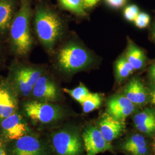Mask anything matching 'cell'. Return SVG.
<instances>
[{"instance_id":"14","label":"cell","mask_w":155,"mask_h":155,"mask_svg":"<svg viewBox=\"0 0 155 155\" xmlns=\"http://www.w3.org/2000/svg\"><path fill=\"white\" fill-rule=\"evenodd\" d=\"M125 96L132 104L137 105L144 104L147 100V92L144 84L137 79H133L125 89Z\"/></svg>"},{"instance_id":"9","label":"cell","mask_w":155,"mask_h":155,"mask_svg":"<svg viewBox=\"0 0 155 155\" xmlns=\"http://www.w3.org/2000/svg\"><path fill=\"white\" fill-rule=\"evenodd\" d=\"M1 128L6 137L11 140H17L27 132V127L22 117L16 112L2 120Z\"/></svg>"},{"instance_id":"8","label":"cell","mask_w":155,"mask_h":155,"mask_svg":"<svg viewBox=\"0 0 155 155\" xmlns=\"http://www.w3.org/2000/svg\"><path fill=\"white\" fill-rule=\"evenodd\" d=\"M134 109V104L125 95H115L107 102V114L119 121H124Z\"/></svg>"},{"instance_id":"18","label":"cell","mask_w":155,"mask_h":155,"mask_svg":"<svg viewBox=\"0 0 155 155\" xmlns=\"http://www.w3.org/2000/svg\"><path fill=\"white\" fill-rule=\"evenodd\" d=\"M102 104V97L98 93H90L81 104L84 113H87L99 108Z\"/></svg>"},{"instance_id":"10","label":"cell","mask_w":155,"mask_h":155,"mask_svg":"<svg viewBox=\"0 0 155 155\" xmlns=\"http://www.w3.org/2000/svg\"><path fill=\"white\" fill-rule=\"evenodd\" d=\"M16 100L8 81L0 82V120H3L16 112Z\"/></svg>"},{"instance_id":"6","label":"cell","mask_w":155,"mask_h":155,"mask_svg":"<svg viewBox=\"0 0 155 155\" xmlns=\"http://www.w3.org/2000/svg\"><path fill=\"white\" fill-rule=\"evenodd\" d=\"M83 140L87 155H97L111 149L110 143L104 138L100 130L95 127H89L84 130Z\"/></svg>"},{"instance_id":"34","label":"cell","mask_w":155,"mask_h":155,"mask_svg":"<svg viewBox=\"0 0 155 155\" xmlns=\"http://www.w3.org/2000/svg\"><path fill=\"white\" fill-rule=\"evenodd\" d=\"M153 146H154V147L155 148V141H154V144H153Z\"/></svg>"},{"instance_id":"29","label":"cell","mask_w":155,"mask_h":155,"mask_svg":"<svg viewBox=\"0 0 155 155\" xmlns=\"http://www.w3.org/2000/svg\"><path fill=\"white\" fill-rule=\"evenodd\" d=\"M150 77L153 82L155 83V64L153 65L150 69Z\"/></svg>"},{"instance_id":"27","label":"cell","mask_w":155,"mask_h":155,"mask_svg":"<svg viewBox=\"0 0 155 155\" xmlns=\"http://www.w3.org/2000/svg\"><path fill=\"white\" fill-rule=\"evenodd\" d=\"M128 152L133 153L135 155H142L145 154L147 152V147H134L127 149Z\"/></svg>"},{"instance_id":"13","label":"cell","mask_w":155,"mask_h":155,"mask_svg":"<svg viewBox=\"0 0 155 155\" xmlns=\"http://www.w3.org/2000/svg\"><path fill=\"white\" fill-rule=\"evenodd\" d=\"M125 123L114 119L108 114H105L100 122V130L104 138L110 143L117 138L125 129Z\"/></svg>"},{"instance_id":"3","label":"cell","mask_w":155,"mask_h":155,"mask_svg":"<svg viewBox=\"0 0 155 155\" xmlns=\"http://www.w3.org/2000/svg\"><path fill=\"white\" fill-rule=\"evenodd\" d=\"M93 62V58L82 45L71 42L59 50L56 57L58 68L64 73L73 74L83 70Z\"/></svg>"},{"instance_id":"17","label":"cell","mask_w":155,"mask_h":155,"mask_svg":"<svg viewBox=\"0 0 155 155\" xmlns=\"http://www.w3.org/2000/svg\"><path fill=\"white\" fill-rule=\"evenodd\" d=\"M59 2L63 8L78 16H86L83 0H59Z\"/></svg>"},{"instance_id":"15","label":"cell","mask_w":155,"mask_h":155,"mask_svg":"<svg viewBox=\"0 0 155 155\" xmlns=\"http://www.w3.org/2000/svg\"><path fill=\"white\" fill-rule=\"evenodd\" d=\"M125 58L133 66L134 70H139L144 66L145 61V56L144 52L133 44L129 46Z\"/></svg>"},{"instance_id":"11","label":"cell","mask_w":155,"mask_h":155,"mask_svg":"<svg viewBox=\"0 0 155 155\" xmlns=\"http://www.w3.org/2000/svg\"><path fill=\"white\" fill-rule=\"evenodd\" d=\"M17 8V0H0V38H8Z\"/></svg>"},{"instance_id":"25","label":"cell","mask_w":155,"mask_h":155,"mask_svg":"<svg viewBox=\"0 0 155 155\" xmlns=\"http://www.w3.org/2000/svg\"><path fill=\"white\" fill-rule=\"evenodd\" d=\"M136 127L140 131L145 133H152L155 132V121L136 125Z\"/></svg>"},{"instance_id":"32","label":"cell","mask_w":155,"mask_h":155,"mask_svg":"<svg viewBox=\"0 0 155 155\" xmlns=\"http://www.w3.org/2000/svg\"><path fill=\"white\" fill-rule=\"evenodd\" d=\"M151 96H152V102L153 104L155 106V95L151 94Z\"/></svg>"},{"instance_id":"28","label":"cell","mask_w":155,"mask_h":155,"mask_svg":"<svg viewBox=\"0 0 155 155\" xmlns=\"http://www.w3.org/2000/svg\"><path fill=\"white\" fill-rule=\"evenodd\" d=\"M100 0H83V5L85 9H89L96 5Z\"/></svg>"},{"instance_id":"2","label":"cell","mask_w":155,"mask_h":155,"mask_svg":"<svg viewBox=\"0 0 155 155\" xmlns=\"http://www.w3.org/2000/svg\"><path fill=\"white\" fill-rule=\"evenodd\" d=\"M33 21L39 41L46 50L51 51L64 32V25L62 19L49 8L40 5L36 9Z\"/></svg>"},{"instance_id":"21","label":"cell","mask_w":155,"mask_h":155,"mask_svg":"<svg viewBox=\"0 0 155 155\" xmlns=\"http://www.w3.org/2000/svg\"><path fill=\"white\" fill-rule=\"evenodd\" d=\"M154 121H155V111L150 109H146L140 112L134 117L135 125Z\"/></svg>"},{"instance_id":"20","label":"cell","mask_w":155,"mask_h":155,"mask_svg":"<svg viewBox=\"0 0 155 155\" xmlns=\"http://www.w3.org/2000/svg\"><path fill=\"white\" fill-rule=\"evenodd\" d=\"M24 70L25 72V75L29 81V83L31 84V86L33 87L35 83L38 81L39 78L42 75L43 70L39 67L25 66Z\"/></svg>"},{"instance_id":"31","label":"cell","mask_w":155,"mask_h":155,"mask_svg":"<svg viewBox=\"0 0 155 155\" xmlns=\"http://www.w3.org/2000/svg\"><path fill=\"white\" fill-rule=\"evenodd\" d=\"M0 155H6L5 150L1 143H0Z\"/></svg>"},{"instance_id":"30","label":"cell","mask_w":155,"mask_h":155,"mask_svg":"<svg viewBox=\"0 0 155 155\" xmlns=\"http://www.w3.org/2000/svg\"><path fill=\"white\" fill-rule=\"evenodd\" d=\"M4 60V52L2 47L0 45V64H1Z\"/></svg>"},{"instance_id":"19","label":"cell","mask_w":155,"mask_h":155,"mask_svg":"<svg viewBox=\"0 0 155 155\" xmlns=\"http://www.w3.org/2000/svg\"><path fill=\"white\" fill-rule=\"evenodd\" d=\"M63 90L80 104L82 103L90 93L87 88L82 84L74 89H64Z\"/></svg>"},{"instance_id":"12","label":"cell","mask_w":155,"mask_h":155,"mask_svg":"<svg viewBox=\"0 0 155 155\" xmlns=\"http://www.w3.org/2000/svg\"><path fill=\"white\" fill-rule=\"evenodd\" d=\"M43 150L36 138L25 135L17 140L13 150V155H43Z\"/></svg>"},{"instance_id":"4","label":"cell","mask_w":155,"mask_h":155,"mask_svg":"<svg viewBox=\"0 0 155 155\" xmlns=\"http://www.w3.org/2000/svg\"><path fill=\"white\" fill-rule=\"evenodd\" d=\"M24 110L28 117L36 122L48 124L58 120L61 116V109L46 102L33 101L27 102Z\"/></svg>"},{"instance_id":"24","label":"cell","mask_w":155,"mask_h":155,"mask_svg":"<svg viewBox=\"0 0 155 155\" xmlns=\"http://www.w3.org/2000/svg\"><path fill=\"white\" fill-rule=\"evenodd\" d=\"M139 13V8L134 5L128 6L124 10V17L129 21H134Z\"/></svg>"},{"instance_id":"22","label":"cell","mask_w":155,"mask_h":155,"mask_svg":"<svg viewBox=\"0 0 155 155\" xmlns=\"http://www.w3.org/2000/svg\"><path fill=\"white\" fill-rule=\"evenodd\" d=\"M147 143L145 141L144 137L140 134H135L127 140V142L124 146V148L127 150L129 148L139 147H146Z\"/></svg>"},{"instance_id":"16","label":"cell","mask_w":155,"mask_h":155,"mask_svg":"<svg viewBox=\"0 0 155 155\" xmlns=\"http://www.w3.org/2000/svg\"><path fill=\"white\" fill-rule=\"evenodd\" d=\"M115 69L116 77L119 81L128 77L134 70L125 56L121 57L117 61Z\"/></svg>"},{"instance_id":"7","label":"cell","mask_w":155,"mask_h":155,"mask_svg":"<svg viewBox=\"0 0 155 155\" xmlns=\"http://www.w3.org/2000/svg\"><path fill=\"white\" fill-rule=\"evenodd\" d=\"M33 97L41 102L54 101L59 94L58 87L48 76L42 74L33 86Z\"/></svg>"},{"instance_id":"35","label":"cell","mask_w":155,"mask_h":155,"mask_svg":"<svg viewBox=\"0 0 155 155\" xmlns=\"http://www.w3.org/2000/svg\"></svg>"},{"instance_id":"1","label":"cell","mask_w":155,"mask_h":155,"mask_svg":"<svg viewBox=\"0 0 155 155\" xmlns=\"http://www.w3.org/2000/svg\"><path fill=\"white\" fill-rule=\"evenodd\" d=\"M31 16V0H20L7 38L9 51L17 57L27 55L32 47Z\"/></svg>"},{"instance_id":"5","label":"cell","mask_w":155,"mask_h":155,"mask_svg":"<svg viewBox=\"0 0 155 155\" xmlns=\"http://www.w3.org/2000/svg\"><path fill=\"white\" fill-rule=\"evenodd\" d=\"M52 141L58 155H79L82 152V141L77 133L61 130L54 135Z\"/></svg>"},{"instance_id":"33","label":"cell","mask_w":155,"mask_h":155,"mask_svg":"<svg viewBox=\"0 0 155 155\" xmlns=\"http://www.w3.org/2000/svg\"><path fill=\"white\" fill-rule=\"evenodd\" d=\"M153 37H154V39H155V29H154V31H153Z\"/></svg>"},{"instance_id":"23","label":"cell","mask_w":155,"mask_h":155,"mask_svg":"<svg viewBox=\"0 0 155 155\" xmlns=\"http://www.w3.org/2000/svg\"><path fill=\"white\" fill-rule=\"evenodd\" d=\"M134 22L136 27L138 28H146L150 22V16L145 13H139L137 16L135 18Z\"/></svg>"},{"instance_id":"26","label":"cell","mask_w":155,"mask_h":155,"mask_svg":"<svg viewBox=\"0 0 155 155\" xmlns=\"http://www.w3.org/2000/svg\"><path fill=\"white\" fill-rule=\"evenodd\" d=\"M106 3L111 8L118 9L124 5L127 0H105Z\"/></svg>"}]
</instances>
